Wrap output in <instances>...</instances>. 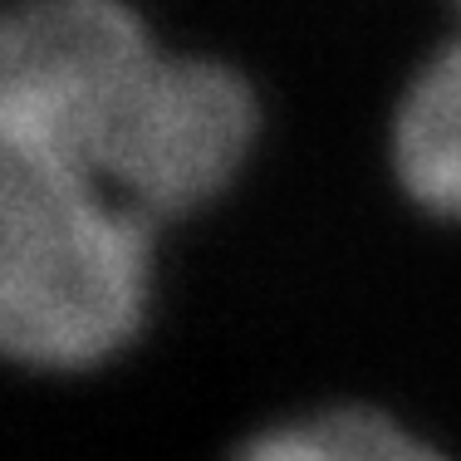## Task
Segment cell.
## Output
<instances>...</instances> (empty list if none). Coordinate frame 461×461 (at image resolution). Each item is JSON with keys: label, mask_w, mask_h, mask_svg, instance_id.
<instances>
[{"label": "cell", "mask_w": 461, "mask_h": 461, "mask_svg": "<svg viewBox=\"0 0 461 461\" xmlns=\"http://www.w3.org/2000/svg\"><path fill=\"white\" fill-rule=\"evenodd\" d=\"M148 216L79 172L0 152V358L94 368L138 334Z\"/></svg>", "instance_id": "6da1fadb"}, {"label": "cell", "mask_w": 461, "mask_h": 461, "mask_svg": "<svg viewBox=\"0 0 461 461\" xmlns=\"http://www.w3.org/2000/svg\"><path fill=\"white\" fill-rule=\"evenodd\" d=\"M158 64V45L123 0L15 5L0 20V152L104 186Z\"/></svg>", "instance_id": "7a4b0ae2"}, {"label": "cell", "mask_w": 461, "mask_h": 461, "mask_svg": "<svg viewBox=\"0 0 461 461\" xmlns=\"http://www.w3.org/2000/svg\"><path fill=\"white\" fill-rule=\"evenodd\" d=\"M250 138L256 98L236 74L206 59H162L104 186L138 216L192 212L240 172Z\"/></svg>", "instance_id": "3957f363"}, {"label": "cell", "mask_w": 461, "mask_h": 461, "mask_svg": "<svg viewBox=\"0 0 461 461\" xmlns=\"http://www.w3.org/2000/svg\"><path fill=\"white\" fill-rule=\"evenodd\" d=\"M393 158L412 202L461 221V40L437 54V64L402 98Z\"/></svg>", "instance_id": "277c9868"}, {"label": "cell", "mask_w": 461, "mask_h": 461, "mask_svg": "<svg viewBox=\"0 0 461 461\" xmlns=\"http://www.w3.org/2000/svg\"><path fill=\"white\" fill-rule=\"evenodd\" d=\"M236 461H447L378 412H320L246 442Z\"/></svg>", "instance_id": "5b68a950"}]
</instances>
